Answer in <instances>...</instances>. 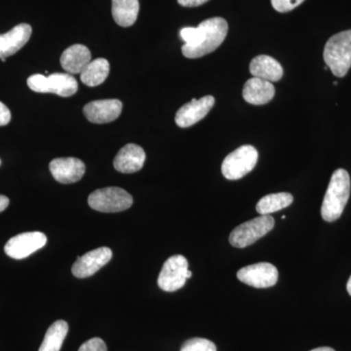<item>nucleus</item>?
Masks as SVG:
<instances>
[{
  "label": "nucleus",
  "instance_id": "5",
  "mask_svg": "<svg viewBox=\"0 0 351 351\" xmlns=\"http://www.w3.org/2000/svg\"><path fill=\"white\" fill-rule=\"evenodd\" d=\"M276 221L270 215H261L237 226L230 235V242L235 248H246L262 239L274 228Z\"/></svg>",
  "mask_w": 351,
  "mask_h": 351
},
{
  "label": "nucleus",
  "instance_id": "2",
  "mask_svg": "<svg viewBox=\"0 0 351 351\" xmlns=\"http://www.w3.org/2000/svg\"><path fill=\"white\" fill-rule=\"evenodd\" d=\"M350 195V177L348 171L338 169L332 173L326 195L321 207L322 218L329 223L341 218Z\"/></svg>",
  "mask_w": 351,
  "mask_h": 351
},
{
  "label": "nucleus",
  "instance_id": "13",
  "mask_svg": "<svg viewBox=\"0 0 351 351\" xmlns=\"http://www.w3.org/2000/svg\"><path fill=\"white\" fill-rule=\"evenodd\" d=\"M49 169L54 179L61 184H73L80 181L85 174V164L75 157L56 158L51 161Z\"/></svg>",
  "mask_w": 351,
  "mask_h": 351
},
{
  "label": "nucleus",
  "instance_id": "1",
  "mask_svg": "<svg viewBox=\"0 0 351 351\" xmlns=\"http://www.w3.org/2000/svg\"><path fill=\"white\" fill-rule=\"evenodd\" d=\"M228 32V22L221 17L203 21L197 27H184L180 32L186 43L182 47V54L189 59L206 56L221 46Z\"/></svg>",
  "mask_w": 351,
  "mask_h": 351
},
{
  "label": "nucleus",
  "instance_id": "25",
  "mask_svg": "<svg viewBox=\"0 0 351 351\" xmlns=\"http://www.w3.org/2000/svg\"><path fill=\"white\" fill-rule=\"evenodd\" d=\"M304 0H271L272 7L277 12L286 13L301 5Z\"/></svg>",
  "mask_w": 351,
  "mask_h": 351
},
{
  "label": "nucleus",
  "instance_id": "28",
  "mask_svg": "<svg viewBox=\"0 0 351 351\" xmlns=\"http://www.w3.org/2000/svg\"><path fill=\"white\" fill-rule=\"evenodd\" d=\"M209 0H178V3L184 7H197L206 3Z\"/></svg>",
  "mask_w": 351,
  "mask_h": 351
},
{
  "label": "nucleus",
  "instance_id": "22",
  "mask_svg": "<svg viewBox=\"0 0 351 351\" xmlns=\"http://www.w3.org/2000/svg\"><path fill=\"white\" fill-rule=\"evenodd\" d=\"M69 332V324L64 320L53 323L46 332L38 351H60Z\"/></svg>",
  "mask_w": 351,
  "mask_h": 351
},
{
  "label": "nucleus",
  "instance_id": "21",
  "mask_svg": "<svg viewBox=\"0 0 351 351\" xmlns=\"http://www.w3.org/2000/svg\"><path fill=\"white\" fill-rule=\"evenodd\" d=\"M110 73V63L103 58L94 60L87 64L80 73L82 82L89 87L98 86L107 80Z\"/></svg>",
  "mask_w": 351,
  "mask_h": 351
},
{
  "label": "nucleus",
  "instance_id": "19",
  "mask_svg": "<svg viewBox=\"0 0 351 351\" xmlns=\"http://www.w3.org/2000/svg\"><path fill=\"white\" fill-rule=\"evenodd\" d=\"M91 62V52L86 46L75 44L64 51L61 64L64 71L71 75L82 73L83 69Z\"/></svg>",
  "mask_w": 351,
  "mask_h": 351
},
{
  "label": "nucleus",
  "instance_id": "14",
  "mask_svg": "<svg viewBox=\"0 0 351 351\" xmlns=\"http://www.w3.org/2000/svg\"><path fill=\"white\" fill-rule=\"evenodd\" d=\"M122 107L121 101L117 99L93 101L85 106L83 112L92 123L104 124L119 119Z\"/></svg>",
  "mask_w": 351,
  "mask_h": 351
},
{
  "label": "nucleus",
  "instance_id": "32",
  "mask_svg": "<svg viewBox=\"0 0 351 351\" xmlns=\"http://www.w3.org/2000/svg\"><path fill=\"white\" fill-rule=\"evenodd\" d=\"M282 219H286V216H285V215H284V216H282Z\"/></svg>",
  "mask_w": 351,
  "mask_h": 351
},
{
  "label": "nucleus",
  "instance_id": "26",
  "mask_svg": "<svg viewBox=\"0 0 351 351\" xmlns=\"http://www.w3.org/2000/svg\"><path fill=\"white\" fill-rule=\"evenodd\" d=\"M78 351H108V348L103 339L93 338L85 341Z\"/></svg>",
  "mask_w": 351,
  "mask_h": 351
},
{
  "label": "nucleus",
  "instance_id": "7",
  "mask_svg": "<svg viewBox=\"0 0 351 351\" xmlns=\"http://www.w3.org/2000/svg\"><path fill=\"white\" fill-rule=\"evenodd\" d=\"M27 86L38 93H54L61 97L73 96L78 89L77 82L69 73L34 75L27 78Z\"/></svg>",
  "mask_w": 351,
  "mask_h": 351
},
{
  "label": "nucleus",
  "instance_id": "27",
  "mask_svg": "<svg viewBox=\"0 0 351 351\" xmlns=\"http://www.w3.org/2000/svg\"><path fill=\"white\" fill-rule=\"evenodd\" d=\"M11 112L9 108L0 101V126H5L10 122Z\"/></svg>",
  "mask_w": 351,
  "mask_h": 351
},
{
  "label": "nucleus",
  "instance_id": "4",
  "mask_svg": "<svg viewBox=\"0 0 351 351\" xmlns=\"http://www.w3.org/2000/svg\"><path fill=\"white\" fill-rule=\"evenodd\" d=\"M88 204L92 209L103 213H119L132 206L133 197L123 189L110 186L92 193L88 197Z\"/></svg>",
  "mask_w": 351,
  "mask_h": 351
},
{
  "label": "nucleus",
  "instance_id": "29",
  "mask_svg": "<svg viewBox=\"0 0 351 351\" xmlns=\"http://www.w3.org/2000/svg\"><path fill=\"white\" fill-rule=\"evenodd\" d=\"M9 198L5 195H0V213L8 207Z\"/></svg>",
  "mask_w": 351,
  "mask_h": 351
},
{
  "label": "nucleus",
  "instance_id": "8",
  "mask_svg": "<svg viewBox=\"0 0 351 351\" xmlns=\"http://www.w3.org/2000/svg\"><path fill=\"white\" fill-rule=\"evenodd\" d=\"M189 270V262L184 256H172L164 263L159 274V288L165 292H175L184 287L188 280Z\"/></svg>",
  "mask_w": 351,
  "mask_h": 351
},
{
  "label": "nucleus",
  "instance_id": "30",
  "mask_svg": "<svg viewBox=\"0 0 351 351\" xmlns=\"http://www.w3.org/2000/svg\"><path fill=\"white\" fill-rule=\"evenodd\" d=\"M311 351H335L332 348H328V346H323V348H315V350H313Z\"/></svg>",
  "mask_w": 351,
  "mask_h": 351
},
{
  "label": "nucleus",
  "instance_id": "16",
  "mask_svg": "<svg viewBox=\"0 0 351 351\" xmlns=\"http://www.w3.org/2000/svg\"><path fill=\"white\" fill-rule=\"evenodd\" d=\"M145 161V152L140 145H124L113 160L115 169L124 174L138 172L142 169Z\"/></svg>",
  "mask_w": 351,
  "mask_h": 351
},
{
  "label": "nucleus",
  "instance_id": "23",
  "mask_svg": "<svg viewBox=\"0 0 351 351\" xmlns=\"http://www.w3.org/2000/svg\"><path fill=\"white\" fill-rule=\"evenodd\" d=\"M294 200L291 193H279L263 196L257 203V212L260 215H270L290 206Z\"/></svg>",
  "mask_w": 351,
  "mask_h": 351
},
{
  "label": "nucleus",
  "instance_id": "6",
  "mask_svg": "<svg viewBox=\"0 0 351 351\" xmlns=\"http://www.w3.org/2000/svg\"><path fill=\"white\" fill-rule=\"evenodd\" d=\"M258 159V151L253 145H242L226 157L221 164V173L230 181L241 179L255 168Z\"/></svg>",
  "mask_w": 351,
  "mask_h": 351
},
{
  "label": "nucleus",
  "instance_id": "11",
  "mask_svg": "<svg viewBox=\"0 0 351 351\" xmlns=\"http://www.w3.org/2000/svg\"><path fill=\"white\" fill-rule=\"evenodd\" d=\"M112 258V252L108 247L95 249L78 257L71 267V272L77 278H87L105 267Z\"/></svg>",
  "mask_w": 351,
  "mask_h": 351
},
{
  "label": "nucleus",
  "instance_id": "15",
  "mask_svg": "<svg viewBox=\"0 0 351 351\" xmlns=\"http://www.w3.org/2000/svg\"><path fill=\"white\" fill-rule=\"evenodd\" d=\"M32 32L31 25L20 24L6 34H0V59H6L22 49L31 38Z\"/></svg>",
  "mask_w": 351,
  "mask_h": 351
},
{
  "label": "nucleus",
  "instance_id": "10",
  "mask_svg": "<svg viewBox=\"0 0 351 351\" xmlns=\"http://www.w3.org/2000/svg\"><path fill=\"white\" fill-rule=\"evenodd\" d=\"M241 282L254 288H269L278 280V270L269 263H258L247 265L237 272Z\"/></svg>",
  "mask_w": 351,
  "mask_h": 351
},
{
  "label": "nucleus",
  "instance_id": "33",
  "mask_svg": "<svg viewBox=\"0 0 351 351\" xmlns=\"http://www.w3.org/2000/svg\"><path fill=\"white\" fill-rule=\"evenodd\" d=\"M0 165H1V160H0Z\"/></svg>",
  "mask_w": 351,
  "mask_h": 351
},
{
  "label": "nucleus",
  "instance_id": "9",
  "mask_svg": "<svg viewBox=\"0 0 351 351\" xmlns=\"http://www.w3.org/2000/svg\"><path fill=\"white\" fill-rule=\"evenodd\" d=\"M47 237L43 232L20 233L7 242L4 251L9 257L22 260L45 246Z\"/></svg>",
  "mask_w": 351,
  "mask_h": 351
},
{
  "label": "nucleus",
  "instance_id": "17",
  "mask_svg": "<svg viewBox=\"0 0 351 351\" xmlns=\"http://www.w3.org/2000/svg\"><path fill=\"white\" fill-rule=\"evenodd\" d=\"M276 95V88L271 82L253 77L245 83L243 98L251 105L262 106L269 103Z\"/></svg>",
  "mask_w": 351,
  "mask_h": 351
},
{
  "label": "nucleus",
  "instance_id": "31",
  "mask_svg": "<svg viewBox=\"0 0 351 351\" xmlns=\"http://www.w3.org/2000/svg\"><path fill=\"white\" fill-rule=\"evenodd\" d=\"M346 289H348V294L351 295V276L350 278L348 279V285H346Z\"/></svg>",
  "mask_w": 351,
  "mask_h": 351
},
{
  "label": "nucleus",
  "instance_id": "20",
  "mask_svg": "<svg viewBox=\"0 0 351 351\" xmlns=\"http://www.w3.org/2000/svg\"><path fill=\"white\" fill-rule=\"evenodd\" d=\"M113 20L120 27H131L137 21L140 3L138 0H112Z\"/></svg>",
  "mask_w": 351,
  "mask_h": 351
},
{
  "label": "nucleus",
  "instance_id": "24",
  "mask_svg": "<svg viewBox=\"0 0 351 351\" xmlns=\"http://www.w3.org/2000/svg\"><path fill=\"white\" fill-rule=\"evenodd\" d=\"M181 351H217L213 341L203 338L189 339L182 345Z\"/></svg>",
  "mask_w": 351,
  "mask_h": 351
},
{
  "label": "nucleus",
  "instance_id": "18",
  "mask_svg": "<svg viewBox=\"0 0 351 351\" xmlns=\"http://www.w3.org/2000/svg\"><path fill=\"white\" fill-rule=\"evenodd\" d=\"M251 75L269 82H276L282 78L283 68L279 62L267 55L254 58L250 64Z\"/></svg>",
  "mask_w": 351,
  "mask_h": 351
},
{
  "label": "nucleus",
  "instance_id": "12",
  "mask_svg": "<svg viewBox=\"0 0 351 351\" xmlns=\"http://www.w3.org/2000/svg\"><path fill=\"white\" fill-rule=\"evenodd\" d=\"M215 105L213 96H205L199 100H191L182 106L176 113L175 121L182 128H188L195 125L200 120L204 119Z\"/></svg>",
  "mask_w": 351,
  "mask_h": 351
},
{
  "label": "nucleus",
  "instance_id": "3",
  "mask_svg": "<svg viewBox=\"0 0 351 351\" xmlns=\"http://www.w3.org/2000/svg\"><path fill=\"white\" fill-rule=\"evenodd\" d=\"M325 63L337 77H343L351 66V29L332 36L325 45Z\"/></svg>",
  "mask_w": 351,
  "mask_h": 351
}]
</instances>
